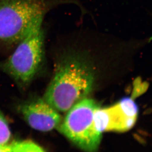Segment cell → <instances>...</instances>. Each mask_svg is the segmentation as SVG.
I'll use <instances>...</instances> for the list:
<instances>
[{"mask_svg": "<svg viewBox=\"0 0 152 152\" xmlns=\"http://www.w3.org/2000/svg\"><path fill=\"white\" fill-rule=\"evenodd\" d=\"M12 143L6 145H0V152H12Z\"/></svg>", "mask_w": 152, "mask_h": 152, "instance_id": "9", "label": "cell"}, {"mask_svg": "<svg viewBox=\"0 0 152 152\" xmlns=\"http://www.w3.org/2000/svg\"><path fill=\"white\" fill-rule=\"evenodd\" d=\"M99 105L91 98H84L67 111L59 130L66 137L86 152H97L102 133L95 127L94 115Z\"/></svg>", "mask_w": 152, "mask_h": 152, "instance_id": "4", "label": "cell"}, {"mask_svg": "<svg viewBox=\"0 0 152 152\" xmlns=\"http://www.w3.org/2000/svg\"><path fill=\"white\" fill-rule=\"evenodd\" d=\"M138 112L134 98L124 97L111 106L97 109L94 115L95 127L102 134L127 132L134 126Z\"/></svg>", "mask_w": 152, "mask_h": 152, "instance_id": "5", "label": "cell"}, {"mask_svg": "<svg viewBox=\"0 0 152 152\" xmlns=\"http://www.w3.org/2000/svg\"><path fill=\"white\" fill-rule=\"evenodd\" d=\"M11 138V132L7 121L0 111V145L9 144Z\"/></svg>", "mask_w": 152, "mask_h": 152, "instance_id": "8", "label": "cell"}, {"mask_svg": "<svg viewBox=\"0 0 152 152\" xmlns=\"http://www.w3.org/2000/svg\"><path fill=\"white\" fill-rule=\"evenodd\" d=\"M20 110L28 124L40 132H50L58 127L62 121L59 112L43 98L28 100L20 106Z\"/></svg>", "mask_w": 152, "mask_h": 152, "instance_id": "6", "label": "cell"}, {"mask_svg": "<svg viewBox=\"0 0 152 152\" xmlns=\"http://www.w3.org/2000/svg\"><path fill=\"white\" fill-rule=\"evenodd\" d=\"M42 23L36 25L1 64L2 70L21 88H26L31 83L42 63L44 53Z\"/></svg>", "mask_w": 152, "mask_h": 152, "instance_id": "3", "label": "cell"}, {"mask_svg": "<svg viewBox=\"0 0 152 152\" xmlns=\"http://www.w3.org/2000/svg\"><path fill=\"white\" fill-rule=\"evenodd\" d=\"M12 152H45V151L35 142L30 140H25L13 142Z\"/></svg>", "mask_w": 152, "mask_h": 152, "instance_id": "7", "label": "cell"}, {"mask_svg": "<svg viewBox=\"0 0 152 152\" xmlns=\"http://www.w3.org/2000/svg\"><path fill=\"white\" fill-rule=\"evenodd\" d=\"M71 0H0V40L17 43L23 39L45 14L58 4Z\"/></svg>", "mask_w": 152, "mask_h": 152, "instance_id": "2", "label": "cell"}, {"mask_svg": "<svg viewBox=\"0 0 152 152\" xmlns=\"http://www.w3.org/2000/svg\"><path fill=\"white\" fill-rule=\"evenodd\" d=\"M95 73L87 60L69 56L57 64L44 99L59 112H66L91 94Z\"/></svg>", "mask_w": 152, "mask_h": 152, "instance_id": "1", "label": "cell"}]
</instances>
